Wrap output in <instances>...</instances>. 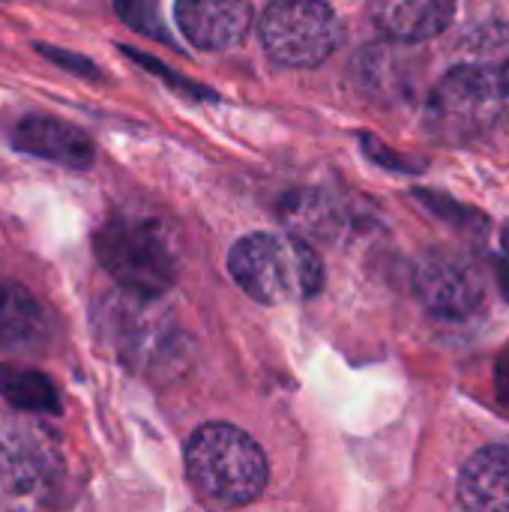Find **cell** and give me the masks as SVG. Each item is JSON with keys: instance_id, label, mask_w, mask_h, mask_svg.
Instances as JSON below:
<instances>
[{"instance_id": "cell-4", "label": "cell", "mask_w": 509, "mask_h": 512, "mask_svg": "<svg viewBox=\"0 0 509 512\" xmlns=\"http://www.w3.org/2000/svg\"><path fill=\"white\" fill-rule=\"evenodd\" d=\"M342 39V21L324 0H273L261 15V42L285 66H318Z\"/></svg>"}, {"instance_id": "cell-10", "label": "cell", "mask_w": 509, "mask_h": 512, "mask_svg": "<svg viewBox=\"0 0 509 512\" xmlns=\"http://www.w3.org/2000/svg\"><path fill=\"white\" fill-rule=\"evenodd\" d=\"M459 501L465 510L509 512V447L477 450L459 474Z\"/></svg>"}, {"instance_id": "cell-16", "label": "cell", "mask_w": 509, "mask_h": 512, "mask_svg": "<svg viewBox=\"0 0 509 512\" xmlns=\"http://www.w3.org/2000/svg\"><path fill=\"white\" fill-rule=\"evenodd\" d=\"M495 384H498V396L501 402L509 405V351L498 360V369H495Z\"/></svg>"}, {"instance_id": "cell-3", "label": "cell", "mask_w": 509, "mask_h": 512, "mask_svg": "<svg viewBox=\"0 0 509 512\" xmlns=\"http://www.w3.org/2000/svg\"><path fill=\"white\" fill-rule=\"evenodd\" d=\"M96 258L111 279L132 297H162L174 279L177 264L171 243L153 222L114 219L96 234Z\"/></svg>"}, {"instance_id": "cell-1", "label": "cell", "mask_w": 509, "mask_h": 512, "mask_svg": "<svg viewBox=\"0 0 509 512\" xmlns=\"http://www.w3.org/2000/svg\"><path fill=\"white\" fill-rule=\"evenodd\" d=\"M234 282L258 303L309 300L324 288L321 255L294 234H249L228 255Z\"/></svg>"}, {"instance_id": "cell-13", "label": "cell", "mask_w": 509, "mask_h": 512, "mask_svg": "<svg viewBox=\"0 0 509 512\" xmlns=\"http://www.w3.org/2000/svg\"><path fill=\"white\" fill-rule=\"evenodd\" d=\"M0 396L21 411L54 414L60 408L54 384L42 372H33V369L0 366Z\"/></svg>"}, {"instance_id": "cell-7", "label": "cell", "mask_w": 509, "mask_h": 512, "mask_svg": "<svg viewBox=\"0 0 509 512\" xmlns=\"http://www.w3.org/2000/svg\"><path fill=\"white\" fill-rule=\"evenodd\" d=\"M174 18L180 33L204 51H228L240 45L252 27L246 0H177Z\"/></svg>"}, {"instance_id": "cell-14", "label": "cell", "mask_w": 509, "mask_h": 512, "mask_svg": "<svg viewBox=\"0 0 509 512\" xmlns=\"http://www.w3.org/2000/svg\"><path fill=\"white\" fill-rule=\"evenodd\" d=\"M117 12H120V18H126L132 27H138V30L156 36V39H165V27H162L156 9H150L144 0H117Z\"/></svg>"}, {"instance_id": "cell-15", "label": "cell", "mask_w": 509, "mask_h": 512, "mask_svg": "<svg viewBox=\"0 0 509 512\" xmlns=\"http://www.w3.org/2000/svg\"><path fill=\"white\" fill-rule=\"evenodd\" d=\"M498 282H501V291L509 300V225L501 234V252H498Z\"/></svg>"}, {"instance_id": "cell-8", "label": "cell", "mask_w": 509, "mask_h": 512, "mask_svg": "<svg viewBox=\"0 0 509 512\" xmlns=\"http://www.w3.org/2000/svg\"><path fill=\"white\" fill-rule=\"evenodd\" d=\"M369 12L390 39L423 42L450 27L456 0H369Z\"/></svg>"}, {"instance_id": "cell-9", "label": "cell", "mask_w": 509, "mask_h": 512, "mask_svg": "<svg viewBox=\"0 0 509 512\" xmlns=\"http://www.w3.org/2000/svg\"><path fill=\"white\" fill-rule=\"evenodd\" d=\"M12 144L24 153L60 162L66 168L93 165V141L81 129L57 117H24L12 132Z\"/></svg>"}, {"instance_id": "cell-12", "label": "cell", "mask_w": 509, "mask_h": 512, "mask_svg": "<svg viewBox=\"0 0 509 512\" xmlns=\"http://www.w3.org/2000/svg\"><path fill=\"white\" fill-rule=\"evenodd\" d=\"M483 75L504 99L509 96V21H489L474 30L465 48V60Z\"/></svg>"}, {"instance_id": "cell-6", "label": "cell", "mask_w": 509, "mask_h": 512, "mask_svg": "<svg viewBox=\"0 0 509 512\" xmlns=\"http://www.w3.org/2000/svg\"><path fill=\"white\" fill-rule=\"evenodd\" d=\"M414 288L420 303L444 321H465L483 306L486 279L477 264L456 252H432L420 261Z\"/></svg>"}, {"instance_id": "cell-5", "label": "cell", "mask_w": 509, "mask_h": 512, "mask_svg": "<svg viewBox=\"0 0 509 512\" xmlns=\"http://www.w3.org/2000/svg\"><path fill=\"white\" fill-rule=\"evenodd\" d=\"M504 96L468 63L453 66L429 99V120L441 138L468 141L486 132L501 114Z\"/></svg>"}, {"instance_id": "cell-2", "label": "cell", "mask_w": 509, "mask_h": 512, "mask_svg": "<svg viewBox=\"0 0 509 512\" xmlns=\"http://www.w3.org/2000/svg\"><path fill=\"white\" fill-rule=\"evenodd\" d=\"M186 477L213 504L246 507L267 489L270 465L258 441L228 423H207L186 441Z\"/></svg>"}, {"instance_id": "cell-11", "label": "cell", "mask_w": 509, "mask_h": 512, "mask_svg": "<svg viewBox=\"0 0 509 512\" xmlns=\"http://www.w3.org/2000/svg\"><path fill=\"white\" fill-rule=\"evenodd\" d=\"M0 336L15 348L36 345L48 336L45 309L18 282L0 285Z\"/></svg>"}]
</instances>
